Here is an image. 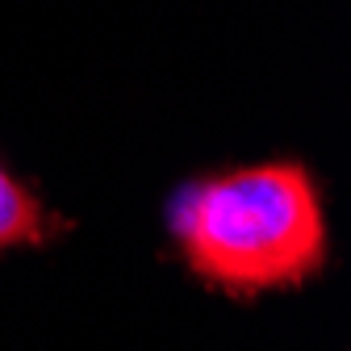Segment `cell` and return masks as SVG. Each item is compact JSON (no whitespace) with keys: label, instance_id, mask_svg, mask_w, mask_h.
Returning <instances> with one entry per match:
<instances>
[{"label":"cell","instance_id":"6da1fadb","mask_svg":"<svg viewBox=\"0 0 351 351\" xmlns=\"http://www.w3.org/2000/svg\"><path fill=\"white\" fill-rule=\"evenodd\" d=\"M171 234L193 276L234 297L293 289L326 263L318 184L289 159L189 184L171 205Z\"/></svg>","mask_w":351,"mask_h":351},{"label":"cell","instance_id":"7a4b0ae2","mask_svg":"<svg viewBox=\"0 0 351 351\" xmlns=\"http://www.w3.org/2000/svg\"><path fill=\"white\" fill-rule=\"evenodd\" d=\"M63 226H67L63 217H55L5 163H0V251L47 247Z\"/></svg>","mask_w":351,"mask_h":351}]
</instances>
